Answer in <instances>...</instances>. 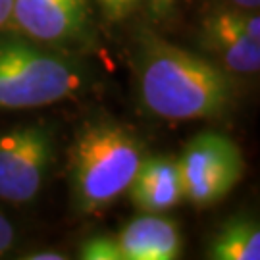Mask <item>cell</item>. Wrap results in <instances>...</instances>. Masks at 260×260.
<instances>
[{
    "label": "cell",
    "mask_w": 260,
    "mask_h": 260,
    "mask_svg": "<svg viewBox=\"0 0 260 260\" xmlns=\"http://www.w3.org/2000/svg\"><path fill=\"white\" fill-rule=\"evenodd\" d=\"M127 191L133 205L143 212L160 214L177 206L183 201V183L177 158H143Z\"/></svg>",
    "instance_id": "obj_9"
},
{
    "label": "cell",
    "mask_w": 260,
    "mask_h": 260,
    "mask_svg": "<svg viewBox=\"0 0 260 260\" xmlns=\"http://www.w3.org/2000/svg\"><path fill=\"white\" fill-rule=\"evenodd\" d=\"M81 68L33 39H0V108H37L74 96Z\"/></svg>",
    "instance_id": "obj_3"
},
{
    "label": "cell",
    "mask_w": 260,
    "mask_h": 260,
    "mask_svg": "<svg viewBox=\"0 0 260 260\" xmlns=\"http://www.w3.org/2000/svg\"><path fill=\"white\" fill-rule=\"evenodd\" d=\"M232 2L235 6L245 10H258V4H260V0H232Z\"/></svg>",
    "instance_id": "obj_17"
},
{
    "label": "cell",
    "mask_w": 260,
    "mask_h": 260,
    "mask_svg": "<svg viewBox=\"0 0 260 260\" xmlns=\"http://www.w3.org/2000/svg\"><path fill=\"white\" fill-rule=\"evenodd\" d=\"M79 256L83 260H121L116 237L94 235L89 237L79 249Z\"/></svg>",
    "instance_id": "obj_11"
},
{
    "label": "cell",
    "mask_w": 260,
    "mask_h": 260,
    "mask_svg": "<svg viewBox=\"0 0 260 260\" xmlns=\"http://www.w3.org/2000/svg\"><path fill=\"white\" fill-rule=\"evenodd\" d=\"M12 4L14 0H0V27L12 21Z\"/></svg>",
    "instance_id": "obj_15"
},
{
    "label": "cell",
    "mask_w": 260,
    "mask_h": 260,
    "mask_svg": "<svg viewBox=\"0 0 260 260\" xmlns=\"http://www.w3.org/2000/svg\"><path fill=\"white\" fill-rule=\"evenodd\" d=\"M141 143L127 127L99 121L85 127L70 152L72 191L81 212L94 214L129 189L143 160Z\"/></svg>",
    "instance_id": "obj_2"
},
{
    "label": "cell",
    "mask_w": 260,
    "mask_h": 260,
    "mask_svg": "<svg viewBox=\"0 0 260 260\" xmlns=\"http://www.w3.org/2000/svg\"><path fill=\"white\" fill-rule=\"evenodd\" d=\"M201 41L228 70L254 74L260 68V18L256 10H218L203 19Z\"/></svg>",
    "instance_id": "obj_6"
},
{
    "label": "cell",
    "mask_w": 260,
    "mask_h": 260,
    "mask_svg": "<svg viewBox=\"0 0 260 260\" xmlns=\"http://www.w3.org/2000/svg\"><path fill=\"white\" fill-rule=\"evenodd\" d=\"M66 256L64 254H60V252L56 251H35L33 254H27L25 260H64Z\"/></svg>",
    "instance_id": "obj_14"
},
{
    "label": "cell",
    "mask_w": 260,
    "mask_h": 260,
    "mask_svg": "<svg viewBox=\"0 0 260 260\" xmlns=\"http://www.w3.org/2000/svg\"><path fill=\"white\" fill-rule=\"evenodd\" d=\"M176 0H150V6H152V12L156 16H164L166 12H170V8L174 6Z\"/></svg>",
    "instance_id": "obj_16"
},
{
    "label": "cell",
    "mask_w": 260,
    "mask_h": 260,
    "mask_svg": "<svg viewBox=\"0 0 260 260\" xmlns=\"http://www.w3.org/2000/svg\"><path fill=\"white\" fill-rule=\"evenodd\" d=\"M110 18H123L139 4L141 0H99Z\"/></svg>",
    "instance_id": "obj_12"
},
{
    "label": "cell",
    "mask_w": 260,
    "mask_h": 260,
    "mask_svg": "<svg viewBox=\"0 0 260 260\" xmlns=\"http://www.w3.org/2000/svg\"><path fill=\"white\" fill-rule=\"evenodd\" d=\"M210 258L216 260H258V223L247 216L232 218L220 228L210 243Z\"/></svg>",
    "instance_id": "obj_10"
},
{
    "label": "cell",
    "mask_w": 260,
    "mask_h": 260,
    "mask_svg": "<svg viewBox=\"0 0 260 260\" xmlns=\"http://www.w3.org/2000/svg\"><path fill=\"white\" fill-rule=\"evenodd\" d=\"M141 99L166 120H205L232 103L233 83L218 64L145 31L139 47Z\"/></svg>",
    "instance_id": "obj_1"
},
{
    "label": "cell",
    "mask_w": 260,
    "mask_h": 260,
    "mask_svg": "<svg viewBox=\"0 0 260 260\" xmlns=\"http://www.w3.org/2000/svg\"><path fill=\"white\" fill-rule=\"evenodd\" d=\"M177 166L183 199L205 208L220 203L241 181L245 160L237 143L222 133H199L185 145Z\"/></svg>",
    "instance_id": "obj_4"
},
{
    "label": "cell",
    "mask_w": 260,
    "mask_h": 260,
    "mask_svg": "<svg viewBox=\"0 0 260 260\" xmlns=\"http://www.w3.org/2000/svg\"><path fill=\"white\" fill-rule=\"evenodd\" d=\"M12 19L39 43H68L87 25L85 0H14Z\"/></svg>",
    "instance_id": "obj_7"
},
{
    "label": "cell",
    "mask_w": 260,
    "mask_h": 260,
    "mask_svg": "<svg viewBox=\"0 0 260 260\" xmlns=\"http://www.w3.org/2000/svg\"><path fill=\"white\" fill-rule=\"evenodd\" d=\"M54 160V141L47 129L25 125L0 135V199L29 203L43 187Z\"/></svg>",
    "instance_id": "obj_5"
},
{
    "label": "cell",
    "mask_w": 260,
    "mask_h": 260,
    "mask_svg": "<svg viewBox=\"0 0 260 260\" xmlns=\"http://www.w3.org/2000/svg\"><path fill=\"white\" fill-rule=\"evenodd\" d=\"M14 243V230H12V223L0 214V254L8 251Z\"/></svg>",
    "instance_id": "obj_13"
},
{
    "label": "cell",
    "mask_w": 260,
    "mask_h": 260,
    "mask_svg": "<svg viewBox=\"0 0 260 260\" xmlns=\"http://www.w3.org/2000/svg\"><path fill=\"white\" fill-rule=\"evenodd\" d=\"M116 243L121 260H176L183 247L177 223L152 212L125 223Z\"/></svg>",
    "instance_id": "obj_8"
}]
</instances>
